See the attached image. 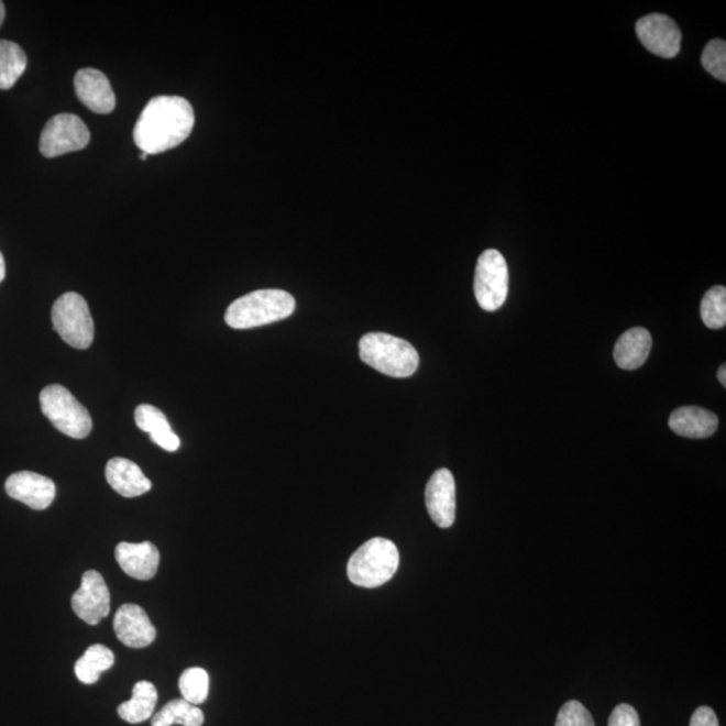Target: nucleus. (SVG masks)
I'll return each mask as SVG.
<instances>
[{"mask_svg": "<svg viewBox=\"0 0 726 726\" xmlns=\"http://www.w3.org/2000/svg\"><path fill=\"white\" fill-rule=\"evenodd\" d=\"M474 290L484 311H496L505 305L508 294V268L502 254L495 250L484 251L477 258Z\"/></svg>", "mask_w": 726, "mask_h": 726, "instance_id": "obj_7", "label": "nucleus"}, {"mask_svg": "<svg viewBox=\"0 0 726 726\" xmlns=\"http://www.w3.org/2000/svg\"><path fill=\"white\" fill-rule=\"evenodd\" d=\"M135 421L139 429L150 433L153 443L168 452L178 451L180 447L178 435L173 431L166 415L161 409L150 404L139 405L135 410Z\"/></svg>", "mask_w": 726, "mask_h": 726, "instance_id": "obj_19", "label": "nucleus"}, {"mask_svg": "<svg viewBox=\"0 0 726 726\" xmlns=\"http://www.w3.org/2000/svg\"><path fill=\"white\" fill-rule=\"evenodd\" d=\"M398 564L396 544L386 538H373L350 557L348 576L363 588H377L395 576Z\"/></svg>", "mask_w": 726, "mask_h": 726, "instance_id": "obj_4", "label": "nucleus"}, {"mask_svg": "<svg viewBox=\"0 0 726 726\" xmlns=\"http://www.w3.org/2000/svg\"><path fill=\"white\" fill-rule=\"evenodd\" d=\"M6 492L34 510H45L56 498V484L44 475L21 471L6 481Z\"/></svg>", "mask_w": 726, "mask_h": 726, "instance_id": "obj_12", "label": "nucleus"}, {"mask_svg": "<svg viewBox=\"0 0 726 726\" xmlns=\"http://www.w3.org/2000/svg\"><path fill=\"white\" fill-rule=\"evenodd\" d=\"M637 34L647 51L656 56L674 58L681 51V30L668 15L650 14L640 18Z\"/></svg>", "mask_w": 726, "mask_h": 726, "instance_id": "obj_10", "label": "nucleus"}, {"mask_svg": "<svg viewBox=\"0 0 726 726\" xmlns=\"http://www.w3.org/2000/svg\"><path fill=\"white\" fill-rule=\"evenodd\" d=\"M194 123V109L184 97L156 96L139 117L133 141L142 153L162 154L184 143L190 136Z\"/></svg>", "mask_w": 726, "mask_h": 726, "instance_id": "obj_1", "label": "nucleus"}, {"mask_svg": "<svg viewBox=\"0 0 726 726\" xmlns=\"http://www.w3.org/2000/svg\"><path fill=\"white\" fill-rule=\"evenodd\" d=\"M701 317L712 330L724 329L726 324V288L716 286L707 290L701 301Z\"/></svg>", "mask_w": 726, "mask_h": 726, "instance_id": "obj_24", "label": "nucleus"}, {"mask_svg": "<svg viewBox=\"0 0 726 726\" xmlns=\"http://www.w3.org/2000/svg\"><path fill=\"white\" fill-rule=\"evenodd\" d=\"M360 356L375 371L395 378H407L419 369L420 356L414 344L385 332H369L360 341Z\"/></svg>", "mask_w": 726, "mask_h": 726, "instance_id": "obj_3", "label": "nucleus"}, {"mask_svg": "<svg viewBox=\"0 0 726 726\" xmlns=\"http://www.w3.org/2000/svg\"><path fill=\"white\" fill-rule=\"evenodd\" d=\"M28 68V56L12 41L0 40V90H9Z\"/></svg>", "mask_w": 726, "mask_h": 726, "instance_id": "obj_22", "label": "nucleus"}, {"mask_svg": "<svg viewBox=\"0 0 726 726\" xmlns=\"http://www.w3.org/2000/svg\"><path fill=\"white\" fill-rule=\"evenodd\" d=\"M608 726H640L639 714L631 705H617L610 713Z\"/></svg>", "mask_w": 726, "mask_h": 726, "instance_id": "obj_28", "label": "nucleus"}, {"mask_svg": "<svg viewBox=\"0 0 726 726\" xmlns=\"http://www.w3.org/2000/svg\"><path fill=\"white\" fill-rule=\"evenodd\" d=\"M6 18V9L3 2H0V26H2Z\"/></svg>", "mask_w": 726, "mask_h": 726, "instance_id": "obj_32", "label": "nucleus"}, {"mask_svg": "<svg viewBox=\"0 0 726 726\" xmlns=\"http://www.w3.org/2000/svg\"><path fill=\"white\" fill-rule=\"evenodd\" d=\"M652 348V337L644 327H634L623 334L615 344L616 365L625 371H635L645 365Z\"/></svg>", "mask_w": 726, "mask_h": 726, "instance_id": "obj_18", "label": "nucleus"}, {"mask_svg": "<svg viewBox=\"0 0 726 726\" xmlns=\"http://www.w3.org/2000/svg\"><path fill=\"white\" fill-rule=\"evenodd\" d=\"M6 277V262L2 252H0V283L4 280Z\"/></svg>", "mask_w": 726, "mask_h": 726, "instance_id": "obj_31", "label": "nucleus"}, {"mask_svg": "<svg viewBox=\"0 0 726 726\" xmlns=\"http://www.w3.org/2000/svg\"><path fill=\"white\" fill-rule=\"evenodd\" d=\"M40 403L42 414L61 433L72 439H85L92 432L94 421L89 410L65 386H46L41 392Z\"/></svg>", "mask_w": 726, "mask_h": 726, "instance_id": "obj_5", "label": "nucleus"}, {"mask_svg": "<svg viewBox=\"0 0 726 726\" xmlns=\"http://www.w3.org/2000/svg\"><path fill=\"white\" fill-rule=\"evenodd\" d=\"M209 674L201 668H191L184 671L179 678L182 697L191 705H201L209 695Z\"/></svg>", "mask_w": 726, "mask_h": 726, "instance_id": "obj_25", "label": "nucleus"}, {"mask_svg": "<svg viewBox=\"0 0 726 726\" xmlns=\"http://www.w3.org/2000/svg\"><path fill=\"white\" fill-rule=\"evenodd\" d=\"M148 155L145 153L141 154V161H147Z\"/></svg>", "mask_w": 726, "mask_h": 726, "instance_id": "obj_33", "label": "nucleus"}, {"mask_svg": "<svg viewBox=\"0 0 726 726\" xmlns=\"http://www.w3.org/2000/svg\"><path fill=\"white\" fill-rule=\"evenodd\" d=\"M114 556L124 573L136 580L153 579L160 568V550L151 542H120Z\"/></svg>", "mask_w": 726, "mask_h": 726, "instance_id": "obj_15", "label": "nucleus"}, {"mask_svg": "<svg viewBox=\"0 0 726 726\" xmlns=\"http://www.w3.org/2000/svg\"><path fill=\"white\" fill-rule=\"evenodd\" d=\"M717 377L719 383L725 387L726 386V366L723 365L718 369Z\"/></svg>", "mask_w": 726, "mask_h": 726, "instance_id": "obj_30", "label": "nucleus"}, {"mask_svg": "<svg viewBox=\"0 0 726 726\" xmlns=\"http://www.w3.org/2000/svg\"><path fill=\"white\" fill-rule=\"evenodd\" d=\"M157 692L153 683L138 682L132 690V698L119 706L118 713L124 722L141 724L154 716Z\"/></svg>", "mask_w": 726, "mask_h": 726, "instance_id": "obj_20", "label": "nucleus"}, {"mask_svg": "<svg viewBox=\"0 0 726 726\" xmlns=\"http://www.w3.org/2000/svg\"><path fill=\"white\" fill-rule=\"evenodd\" d=\"M556 726H595V722L581 702L572 700L561 707Z\"/></svg>", "mask_w": 726, "mask_h": 726, "instance_id": "obj_27", "label": "nucleus"}, {"mask_svg": "<svg viewBox=\"0 0 726 726\" xmlns=\"http://www.w3.org/2000/svg\"><path fill=\"white\" fill-rule=\"evenodd\" d=\"M690 726H719L716 713L710 706H701L693 713Z\"/></svg>", "mask_w": 726, "mask_h": 726, "instance_id": "obj_29", "label": "nucleus"}, {"mask_svg": "<svg viewBox=\"0 0 726 726\" xmlns=\"http://www.w3.org/2000/svg\"><path fill=\"white\" fill-rule=\"evenodd\" d=\"M702 66L717 80L726 81V44L723 40H713L706 45L701 58Z\"/></svg>", "mask_w": 726, "mask_h": 726, "instance_id": "obj_26", "label": "nucleus"}, {"mask_svg": "<svg viewBox=\"0 0 726 726\" xmlns=\"http://www.w3.org/2000/svg\"><path fill=\"white\" fill-rule=\"evenodd\" d=\"M72 608L89 626L99 625L111 613V593L99 572L84 573L81 586L72 597Z\"/></svg>", "mask_w": 726, "mask_h": 726, "instance_id": "obj_9", "label": "nucleus"}, {"mask_svg": "<svg viewBox=\"0 0 726 726\" xmlns=\"http://www.w3.org/2000/svg\"><path fill=\"white\" fill-rule=\"evenodd\" d=\"M90 132L73 113H59L47 121L41 133L40 151L45 157H57L87 147Z\"/></svg>", "mask_w": 726, "mask_h": 726, "instance_id": "obj_8", "label": "nucleus"}, {"mask_svg": "<svg viewBox=\"0 0 726 726\" xmlns=\"http://www.w3.org/2000/svg\"><path fill=\"white\" fill-rule=\"evenodd\" d=\"M52 322L54 330L69 346L87 350L94 343V319L81 295H61L52 308Z\"/></svg>", "mask_w": 726, "mask_h": 726, "instance_id": "obj_6", "label": "nucleus"}, {"mask_svg": "<svg viewBox=\"0 0 726 726\" xmlns=\"http://www.w3.org/2000/svg\"><path fill=\"white\" fill-rule=\"evenodd\" d=\"M669 427L682 438L706 439L716 433L718 417L705 408L682 407L671 414Z\"/></svg>", "mask_w": 726, "mask_h": 726, "instance_id": "obj_17", "label": "nucleus"}, {"mask_svg": "<svg viewBox=\"0 0 726 726\" xmlns=\"http://www.w3.org/2000/svg\"><path fill=\"white\" fill-rule=\"evenodd\" d=\"M113 629L121 644L131 649H143L156 638V628L145 610L136 604L121 605L114 615Z\"/></svg>", "mask_w": 726, "mask_h": 726, "instance_id": "obj_13", "label": "nucleus"}, {"mask_svg": "<svg viewBox=\"0 0 726 726\" xmlns=\"http://www.w3.org/2000/svg\"><path fill=\"white\" fill-rule=\"evenodd\" d=\"M75 89L78 100L95 113L108 114L117 108V96L111 82L100 70L92 68L78 70L75 76Z\"/></svg>", "mask_w": 726, "mask_h": 726, "instance_id": "obj_14", "label": "nucleus"}, {"mask_svg": "<svg viewBox=\"0 0 726 726\" xmlns=\"http://www.w3.org/2000/svg\"><path fill=\"white\" fill-rule=\"evenodd\" d=\"M204 712L184 698L169 701L153 716V726H202Z\"/></svg>", "mask_w": 726, "mask_h": 726, "instance_id": "obj_23", "label": "nucleus"}, {"mask_svg": "<svg viewBox=\"0 0 726 726\" xmlns=\"http://www.w3.org/2000/svg\"><path fill=\"white\" fill-rule=\"evenodd\" d=\"M295 308V298L286 290L258 289L234 300L228 307L226 322L234 330L254 329L287 319Z\"/></svg>", "mask_w": 726, "mask_h": 726, "instance_id": "obj_2", "label": "nucleus"}, {"mask_svg": "<svg viewBox=\"0 0 726 726\" xmlns=\"http://www.w3.org/2000/svg\"><path fill=\"white\" fill-rule=\"evenodd\" d=\"M113 664L114 653L112 650L102 645H94L76 662L75 673L78 681L85 683V685H95L100 680L101 673L111 669Z\"/></svg>", "mask_w": 726, "mask_h": 726, "instance_id": "obj_21", "label": "nucleus"}, {"mask_svg": "<svg viewBox=\"0 0 726 726\" xmlns=\"http://www.w3.org/2000/svg\"><path fill=\"white\" fill-rule=\"evenodd\" d=\"M426 505L429 516L439 528H451L455 522L457 486L450 470L440 469L428 481Z\"/></svg>", "mask_w": 726, "mask_h": 726, "instance_id": "obj_11", "label": "nucleus"}, {"mask_svg": "<svg viewBox=\"0 0 726 726\" xmlns=\"http://www.w3.org/2000/svg\"><path fill=\"white\" fill-rule=\"evenodd\" d=\"M106 477L109 486L124 498H135V496L148 493L153 487L141 468L124 458L109 460L106 468Z\"/></svg>", "mask_w": 726, "mask_h": 726, "instance_id": "obj_16", "label": "nucleus"}]
</instances>
